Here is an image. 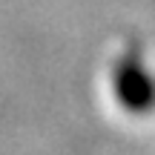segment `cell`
<instances>
[{"mask_svg": "<svg viewBox=\"0 0 155 155\" xmlns=\"http://www.w3.org/2000/svg\"><path fill=\"white\" fill-rule=\"evenodd\" d=\"M115 95L124 109L129 112H147L155 104V81L147 75L141 55L129 49L121 61L115 63Z\"/></svg>", "mask_w": 155, "mask_h": 155, "instance_id": "obj_1", "label": "cell"}]
</instances>
